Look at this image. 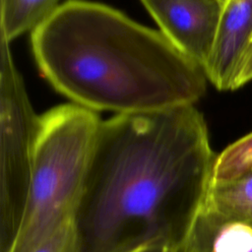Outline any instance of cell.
Segmentation results:
<instances>
[{"label":"cell","mask_w":252,"mask_h":252,"mask_svg":"<svg viewBox=\"0 0 252 252\" xmlns=\"http://www.w3.org/2000/svg\"><path fill=\"white\" fill-rule=\"evenodd\" d=\"M216 158L194 104L101 121L76 214L82 252H178L207 199Z\"/></svg>","instance_id":"obj_1"},{"label":"cell","mask_w":252,"mask_h":252,"mask_svg":"<svg viewBox=\"0 0 252 252\" xmlns=\"http://www.w3.org/2000/svg\"><path fill=\"white\" fill-rule=\"evenodd\" d=\"M42 76L74 103L118 114L195 104L204 69L160 31L101 3L68 0L32 31Z\"/></svg>","instance_id":"obj_2"},{"label":"cell","mask_w":252,"mask_h":252,"mask_svg":"<svg viewBox=\"0 0 252 252\" xmlns=\"http://www.w3.org/2000/svg\"><path fill=\"white\" fill-rule=\"evenodd\" d=\"M100 122L94 110L76 103L40 116L27 202L8 252H32L76 218Z\"/></svg>","instance_id":"obj_3"},{"label":"cell","mask_w":252,"mask_h":252,"mask_svg":"<svg viewBox=\"0 0 252 252\" xmlns=\"http://www.w3.org/2000/svg\"><path fill=\"white\" fill-rule=\"evenodd\" d=\"M39 120L14 63L10 41L0 33V252L10 249L25 210Z\"/></svg>","instance_id":"obj_4"},{"label":"cell","mask_w":252,"mask_h":252,"mask_svg":"<svg viewBox=\"0 0 252 252\" xmlns=\"http://www.w3.org/2000/svg\"><path fill=\"white\" fill-rule=\"evenodd\" d=\"M160 32L203 69L212 52L223 4L220 0H141Z\"/></svg>","instance_id":"obj_5"},{"label":"cell","mask_w":252,"mask_h":252,"mask_svg":"<svg viewBox=\"0 0 252 252\" xmlns=\"http://www.w3.org/2000/svg\"><path fill=\"white\" fill-rule=\"evenodd\" d=\"M252 39V0H227L212 52L204 66L219 91H232L239 62Z\"/></svg>","instance_id":"obj_6"},{"label":"cell","mask_w":252,"mask_h":252,"mask_svg":"<svg viewBox=\"0 0 252 252\" xmlns=\"http://www.w3.org/2000/svg\"><path fill=\"white\" fill-rule=\"evenodd\" d=\"M178 252H252V224L205 202Z\"/></svg>","instance_id":"obj_7"},{"label":"cell","mask_w":252,"mask_h":252,"mask_svg":"<svg viewBox=\"0 0 252 252\" xmlns=\"http://www.w3.org/2000/svg\"><path fill=\"white\" fill-rule=\"evenodd\" d=\"M59 0H0V33L9 41L32 31L57 7Z\"/></svg>","instance_id":"obj_8"},{"label":"cell","mask_w":252,"mask_h":252,"mask_svg":"<svg viewBox=\"0 0 252 252\" xmlns=\"http://www.w3.org/2000/svg\"><path fill=\"white\" fill-rule=\"evenodd\" d=\"M205 202L225 216L252 224V172L231 181L211 182Z\"/></svg>","instance_id":"obj_9"},{"label":"cell","mask_w":252,"mask_h":252,"mask_svg":"<svg viewBox=\"0 0 252 252\" xmlns=\"http://www.w3.org/2000/svg\"><path fill=\"white\" fill-rule=\"evenodd\" d=\"M252 172V132L217 156L212 183L231 181Z\"/></svg>","instance_id":"obj_10"},{"label":"cell","mask_w":252,"mask_h":252,"mask_svg":"<svg viewBox=\"0 0 252 252\" xmlns=\"http://www.w3.org/2000/svg\"><path fill=\"white\" fill-rule=\"evenodd\" d=\"M32 252H82L76 218L63 223Z\"/></svg>","instance_id":"obj_11"},{"label":"cell","mask_w":252,"mask_h":252,"mask_svg":"<svg viewBox=\"0 0 252 252\" xmlns=\"http://www.w3.org/2000/svg\"><path fill=\"white\" fill-rule=\"evenodd\" d=\"M252 81V39L244 52L232 83V91L237 90L243 85Z\"/></svg>","instance_id":"obj_12"},{"label":"cell","mask_w":252,"mask_h":252,"mask_svg":"<svg viewBox=\"0 0 252 252\" xmlns=\"http://www.w3.org/2000/svg\"><path fill=\"white\" fill-rule=\"evenodd\" d=\"M143 252H164L163 250L159 249V248H155V247H148L147 249H145Z\"/></svg>","instance_id":"obj_13"},{"label":"cell","mask_w":252,"mask_h":252,"mask_svg":"<svg viewBox=\"0 0 252 252\" xmlns=\"http://www.w3.org/2000/svg\"><path fill=\"white\" fill-rule=\"evenodd\" d=\"M148 247H150V246H142V247H140V248H137L136 250H134V251H132V252H143L145 249H147Z\"/></svg>","instance_id":"obj_14"},{"label":"cell","mask_w":252,"mask_h":252,"mask_svg":"<svg viewBox=\"0 0 252 252\" xmlns=\"http://www.w3.org/2000/svg\"><path fill=\"white\" fill-rule=\"evenodd\" d=\"M220 1L223 3V5H224V4L227 2V0H220Z\"/></svg>","instance_id":"obj_15"},{"label":"cell","mask_w":252,"mask_h":252,"mask_svg":"<svg viewBox=\"0 0 252 252\" xmlns=\"http://www.w3.org/2000/svg\"><path fill=\"white\" fill-rule=\"evenodd\" d=\"M220 2H221V1H220ZM221 3H222V2H221ZM222 4H223V3H222Z\"/></svg>","instance_id":"obj_16"}]
</instances>
